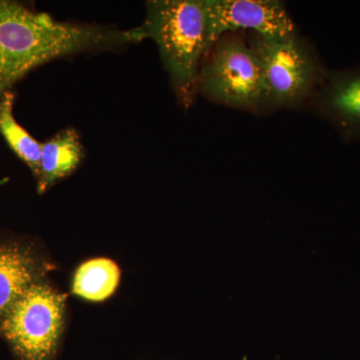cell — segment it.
<instances>
[{"label": "cell", "instance_id": "5", "mask_svg": "<svg viewBox=\"0 0 360 360\" xmlns=\"http://www.w3.org/2000/svg\"><path fill=\"white\" fill-rule=\"evenodd\" d=\"M66 295L32 284L7 312L0 333L20 360H51L63 326Z\"/></svg>", "mask_w": 360, "mask_h": 360}, {"label": "cell", "instance_id": "8", "mask_svg": "<svg viewBox=\"0 0 360 360\" xmlns=\"http://www.w3.org/2000/svg\"><path fill=\"white\" fill-rule=\"evenodd\" d=\"M51 269L30 248L0 243V323L23 293Z\"/></svg>", "mask_w": 360, "mask_h": 360}, {"label": "cell", "instance_id": "4", "mask_svg": "<svg viewBox=\"0 0 360 360\" xmlns=\"http://www.w3.org/2000/svg\"><path fill=\"white\" fill-rule=\"evenodd\" d=\"M196 90L210 103L262 116V70L245 32L226 33L212 45L201 63Z\"/></svg>", "mask_w": 360, "mask_h": 360}, {"label": "cell", "instance_id": "2", "mask_svg": "<svg viewBox=\"0 0 360 360\" xmlns=\"http://www.w3.org/2000/svg\"><path fill=\"white\" fill-rule=\"evenodd\" d=\"M141 25L156 44L177 103L188 110L198 96V72L210 41L206 0H149Z\"/></svg>", "mask_w": 360, "mask_h": 360}, {"label": "cell", "instance_id": "11", "mask_svg": "<svg viewBox=\"0 0 360 360\" xmlns=\"http://www.w3.org/2000/svg\"><path fill=\"white\" fill-rule=\"evenodd\" d=\"M120 281V267L108 258L89 260L78 267L72 292L89 302H103L113 295Z\"/></svg>", "mask_w": 360, "mask_h": 360}, {"label": "cell", "instance_id": "7", "mask_svg": "<svg viewBox=\"0 0 360 360\" xmlns=\"http://www.w3.org/2000/svg\"><path fill=\"white\" fill-rule=\"evenodd\" d=\"M307 108L345 141H360V68L328 70Z\"/></svg>", "mask_w": 360, "mask_h": 360}, {"label": "cell", "instance_id": "9", "mask_svg": "<svg viewBox=\"0 0 360 360\" xmlns=\"http://www.w3.org/2000/svg\"><path fill=\"white\" fill-rule=\"evenodd\" d=\"M85 158L80 135L73 127H66L41 142L37 191L44 193L59 180L73 174Z\"/></svg>", "mask_w": 360, "mask_h": 360}, {"label": "cell", "instance_id": "6", "mask_svg": "<svg viewBox=\"0 0 360 360\" xmlns=\"http://www.w3.org/2000/svg\"><path fill=\"white\" fill-rule=\"evenodd\" d=\"M212 44L226 33L246 32L264 37L296 32L284 2L279 0H206Z\"/></svg>", "mask_w": 360, "mask_h": 360}, {"label": "cell", "instance_id": "1", "mask_svg": "<svg viewBox=\"0 0 360 360\" xmlns=\"http://www.w3.org/2000/svg\"><path fill=\"white\" fill-rule=\"evenodd\" d=\"M143 40L141 26L123 30L58 20L22 2L0 0V98L45 63L86 52L116 51Z\"/></svg>", "mask_w": 360, "mask_h": 360}, {"label": "cell", "instance_id": "3", "mask_svg": "<svg viewBox=\"0 0 360 360\" xmlns=\"http://www.w3.org/2000/svg\"><path fill=\"white\" fill-rule=\"evenodd\" d=\"M262 70V116L307 108L326 78V66L314 45L298 32L283 37L246 34Z\"/></svg>", "mask_w": 360, "mask_h": 360}, {"label": "cell", "instance_id": "10", "mask_svg": "<svg viewBox=\"0 0 360 360\" xmlns=\"http://www.w3.org/2000/svg\"><path fill=\"white\" fill-rule=\"evenodd\" d=\"M14 99L15 96L13 90L7 91L0 98V134L14 155L37 177L41 155V142L35 139L16 120L13 112Z\"/></svg>", "mask_w": 360, "mask_h": 360}]
</instances>
